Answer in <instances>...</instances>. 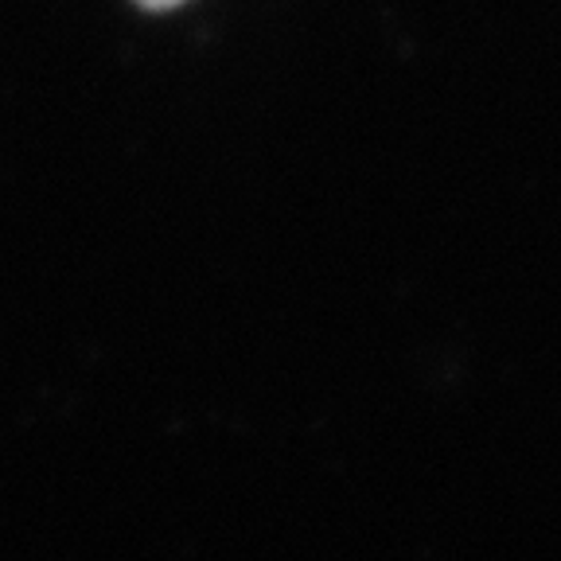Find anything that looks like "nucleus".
Returning <instances> with one entry per match:
<instances>
[{
    "label": "nucleus",
    "instance_id": "obj_1",
    "mask_svg": "<svg viewBox=\"0 0 561 561\" xmlns=\"http://www.w3.org/2000/svg\"><path fill=\"white\" fill-rule=\"evenodd\" d=\"M137 4H145V9H175V4H184V0H137Z\"/></svg>",
    "mask_w": 561,
    "mask_h": 561
}]
</instances>
